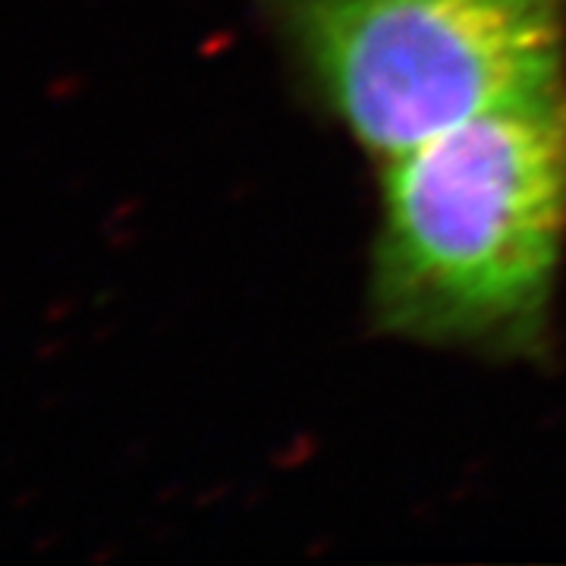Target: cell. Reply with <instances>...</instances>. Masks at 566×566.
I'll return each mask as SVG.
<instances>
[{"label": "cell", "mask_w": 566, "mask_h": 566, "mask_svg": "<svg viewBox=\"0 0 566 566\" xmlns=\"http://www.w3.org/2000/svg\"><path fill=\"white\" fill-rule=\"evenodd\" d=\"M566 249V92L385 164L375 324L409 344L535 359Z\"/></svg>", "instance_id": "cell-1"}, {"label": "cell", "mask_w": 566, "mask_h": 566, "mask_svg": "<svg viewBox=\"0 0 566 566\" xmlns=\"http://www.w3.org/2000/svg\"><path fill=\"white\" fill-rule=\"evenodd\" d=\"M315 98L387 164L566 92V0H264Z\"/></svg>", "instance_id": "cell-2"}]
</instances>
